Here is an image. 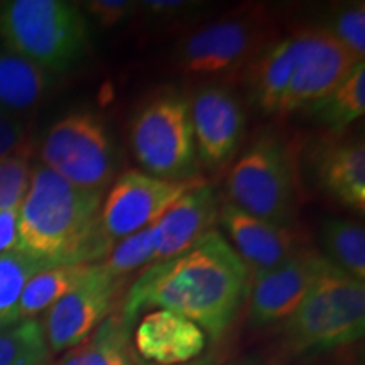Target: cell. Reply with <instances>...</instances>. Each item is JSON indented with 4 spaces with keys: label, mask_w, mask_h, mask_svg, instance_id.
<instances>
[{
    "label": "cell",
    "mask_w": 365,
    "mask_h": 365,
    "mask_svg": "<svg viewBox=\"0 0 365 365\" xmlns=\"http://www.w3.org/2000/svg\"><path fill=\"white\" fill-rule=\"evenodd\" d=\"M328 262L318 250L301 247L277 267L250 279L247 296L250 325L266 328L291 317Z\"/></svg>",
    "instance_id": "obj_11"
},
{
    "label": "cell",
    "mask_w": 365,
    "mask_h": 365,
    "mask_svg": "<svg viewBox=\"0 0 365 365\" xmlns=\"http://www.w3.org/2000/svg\"><path fill=\"white\" fill-rule=\"evenodd\" d=\"M135 4L127 0H93L86 4V9L93 16V19L105 27L120 24L134 11Z\"/></svg>",
    "instance_id": "obj_30"
},
{
    "label": "cell",
    "mask_w": 365,
    "mask_h": 365,
    "mask_svg": "<svg viewBox=\"0 0 365 365\" xmlns=\"http://www.w3.org/2000/svg\"><path fill=\"white\" fill-rule=\"evenodd\" d=\"M313 173L318 186L330 198L364 213L365 145L362 139L323 140L313 154Z\"/></svg>",
    "instance_id": "obj_17"
},
{
    "label": "cell",
    "mask_w": 365,
    "mask_h": 365,
    "mask_svg": "<svg viewBox=\"0 0 365 365\" xmlns=\"http://www.w3.org/2000/svg\"><path fill=\"white\" fill-rule=\"evenodd\" d=\"M266 21L227 17L198 27L178 46L176 63L188 75H225L249 63L269 44Z\"/></svg>",
    "instance_id": "obj_8"
},
{
    "label": "cell",
    "mask_w": 365,
    "mask_h": 365,
    "mask_svg": "<svg viewBox=\"0 0 365 365\" xmlns=\"http://www.w3.org/2000/svg\"><path fill=\"white\" fill-rule=\"evenodd\" d=\"M322 240L325 257L333 266L365 282L364 225L349 218H328L323 223Z\"/></svg>",
    "instance_id": "obj_23"
},
{
    "label": "cell",
    "mask_w": 365,
    "mask_h": 365,
    "mask_svg": "<svg viewBox=\"0 0 365 365\" xmlns=\"http://www.w3.org/2000/svg\"><path fill=\"white\" fill-rule=\"evenodd\" d=\"M120 365H137L135 357H134V354H132V350H130V354L127 355V357L124 359V362H122Z\"/></svg>",
    "instance_id": "obj_34"
},
{
    "label": "cell",
    "mask_w": 365,
    "mask_h": 365,
    "mask_svg": "<svg viewBox=\"0 0 365 365\" xmlns=\"http://www.w3.org/2000/svg\"><path fill=\"white\" fill-rule=\"evenodd\" d=\"M95 264H59L46 267L27 282L17 307V323L34 319L83 279Z\"/></svg>",
    "instance_id": "obj_21"
},
{
    "label": "cell",
    "mask_w": 365,
    "mask_h": 365,
    "mask_svg": "<svg viewBox=\"0 0 365 365\" xmlns=\"http://www.w3.org/2000/svg\"><path fill=\"white\" fill-rule=\"evenodd\" d=\"M196 156L207 166H220L235 154L245 130V113L230 90L207 85L190 100Z\"/></svg>",
    "instance_id": "obj_13"
},
{
    "label": "cell",
    "mask_w": 365,
    "mask_h": 365,
    "mask_svg": "<svg viewBox=\"0 0 365 365\" xmlns=\"http://www.w3.org/2000/svg\"><path fill=\"white\" fill-rule=\"evenodd\" d=\"M130 144L148 175L168 181L195 178L198 156L190 100L164 91L145 102L132 120Z\"/></svg>",
    "instance_id": "obj_6"
},
{
    "label": "cell",
    "mask_w": 365,
    "mask_h": 365,
    "mask_svg": "<svg viewBox=\"0 0 365 365\" xmlns=\"http://www.w3.org/2000/svg\"><path fill=\"white\" fill-rule=\"evenodd\" d=\"M330 33L344 48L355 58L357 63L365 59V4L357 2L352 6H345L333 14Z\"/></svg>",
    "instance_id": "obj_28"
},
{
    "label": "cell",
    "mask_w": 365,
    "mask_h": 365,
    "mask_svg": "<svg viewBox=\"0 0 365 365\" xmlns=\"http://www.w3.org/2000/svg\"><path fill=\"white\" fill-rule=\"evenodd\" d=\"M41 161L71 185L103 191L115 173L112 140L103 118L90 110L68 113L46 134Z\"/></svg>",
    "instance_id": "obj_7"
},
{
    "label": "cell",
    "mask_w": 365,
    "mask_h": 365,
    "mask_svg": "<svg viewBox=\"0 0 365 365\" xmlns=\"http://www.w3.org/2000/svg\"><path fill=\"white\" fill-rule=\"evenodd\" d=\"M308 31L293 33L269 43L247 66L252 103L264 113L279 112L282 95L308 43Z\"/></svg>",
    "instance_id": "obj_18"
},
{
    "label": "cell",
    "mask_w": 365,
    "mask_h": 365,
    "mask_svg": "<svg viewBox=\"0 0 365 365\" xmlns=\"http://www.w3.org/2000/svg\"><path fill=\"white\" fill-rule=\"evenodd\" d=\"M365 331V282L328 262L299 307L282 322L289 354L328 352L355 344Z\"/></svg>",
    "instance_id": "obj_3"
},
{
    "label": "cell",
    "mask_w": 365,
    "mask_h": 365,
    "mask_svg": "<svg viewBox=\"0 0 365 365\" xmlns=\"http://www.w3.org/2000/svg\"><path fill=\"white\" fill-rule=\"evenodd\" d=\"M49 357L51 350L38 319L0 330V365H49Z\"/></svg>",
    "instance_id": "obj_25"
},
{
    "label": "cell",
    "mask_w": 365,
    "mask_h": 365,
    "mask_svg": "<svg viewBox=\"0 0 365 365\" xmlns=\"http://www.w3.org/2000/svg\"><path fill=\"white\" fill-rule=\"evenodd\" d=\"M51 86V73L29 59L0 46V112L29 115L43 102Z\"/></svg>",
    "instance_id": "obj_19"
},
{
    "label": "cell",
    "mask_w": 365,
    "mask_h": 365,
    "mask_svg": "<svg viewBox=\"0 0 365 365\" xmlns=\"http://www.w3.org/2000/svg\"><path fill=\"white\" fill-rule=\"evenodd\" d=\"M31 145L0 161V212L19 210L31 185Z\"/></svg>",
    "instance_id": "obj_27"
},
{
    "label": "cell",
    "mask_w": 365,
    "mask_h": 365,
    "mask_svg": "<svg viewBox=\"0 0 365 365\" xmlns=\"http://www.w3.org/2000/svg\"><path fill=\"white\" fill-rule=\"evenodd\" d=\"M359 63L325 29H309L303 56L282 95L277 115H289L323 98L339 86Z\"/></svg>",
    "instance_id": "obj_12"
},
{
    "label": "cell",
    "mask_w": 365,
    "mask_h": 365,
    "mask_svg": "<svg viewBox=\"0 0 365 365\" xmlns=\"http://www.w3.org/2000/svg\"><path fill=\"white\" fill-rule=\"evenodd\" d=\"M130 333L120 314H108L85 341L73 346L58 365H120L130 354Z\"/></svg>",
    "instance_id": "obj_22"
},
{
    "label": "cell",
    "mask_w": 365,
    "mask_h": 365,
    "mask_svg": "<svg viewBox=\"0 0 365 365\" xmlns=\"http://www.w3.org/2000/svg\"><path fill=\"white\" fill-rule=\"evenodd\" d=\"M124 279L113 277L102 264L91 266L70 293L56 301L46 313L43 325L46 341L53 354L80 345L112 314Z\"/></svg>",
    "instance_id": "obj_10"
},
{
    "label": "cell",
    "mask_w": 365,
    "mask_h": 365,
    "mask_svg": "<svg viewBox=\"0 0 365 365\" xmlns=\"http://www.w3.org/2000/svg\"><path fill=\"white\" fill-rule=\"evenodd\" d=\"M134 325L132 354L137 365H190L207 350V333L168 309H154Z\"/></svg>",
    "instance_id": "obj_15"
},
{
    "label": "cell",
    "mask_w": 365,
    "mask_h": 365,
    "mask_svg": "<svg viewBox=\"0 0 365 365\" xmlns=\"http://www.w3.org/2000/svg\"><path fill=\"white\" fill-rule=\"evenodd\" d=\"M228 365H272V364L264 357H259V355H250V357L240 359L237 360V362H232Z\"/></svg>",
    "instance_id": "obj_33"
},
{
    "label": "cell",
    "mask_w": 365,
    "mask_h": 365,
    "mask_svg": "<svg viewBox=\"0 0 365 365\" xmlns=\"http://www.w3.org/2000/svg\"><path fill=\"white\" fill-rule=\"evenodd\" d=\"M27 145L31 144L26 122L19 117L0 112V161Z\"/></svg>",
    "instance_id": "obj_29"
},
{
    "label": "cell",
    "mask_w": 365,
    "mask_h": 365,
    "mask_svg": "<svg viewBox=\"0 0 365 365\" xmlns=\"http://www.w3.org/2000/svg\"><path fill=\"white\" fill-rule=\"evenodd\" d=\"M140 6L153 19H173L188 12L195 4L185 0H145Z\"/></svg>",
    "instance_id": "obj_32"
},
{
    "label": "cell",
    "mask_w": 365,
    "mask_h": 365,
    "mask_svg": "<svg viewBox=\"0 0 365 365\" xmlns=\"http://www.w3.org/2000/svg\"><path fill=\"white\" fill-rule=\"evenodd\" d=\"M0 39L12 53L48 73H65L88 51V22L63 0H11L0 4Z\"/></svg>",
    "instance_id": "obj_4"
},
{
    "label": "cell",
    "mask_w": 365,
    "mask_h": 365,
    "mask_svg": "<svg viewBox=\"0 0 365 365\" xmlns=\"http://www.w3.org/2000/svg\"><path fill=\"white\" fill-rule=\"evenodd\" d=\"M250 274L217 228L175 257L149 264L127 293L122 317L130 328L143 309L191 319L213 341L223 339L247 301Z\"/></svg>",
    "instance_id": "obj_1"
},
{
    "label": "cell",
    "mask_w": 365,
    "mask_h": 365,
    "mask_svg": "<svg viewBox=\"0 0 365 365\" xmlns=\"http://www.w3.org/2000/svg\"><path fill=\"white\" fill-rule=\"evenodd\" d=\"M102 193L36 166L19 208V249L48 266L102 262L115 245L100 227Z\"/></svg>",
    "instance_id": "obj_2"
},
{
    "label": "cell",
    "mask_w": 365,
    "mask_h": 365,
    "mask_svg": "<svg viewBox=\"0 0 365 365\" xmlns=\"http://www.w3.org/2000/svg\"><path fill=\"white\" fill-rule=\"evenodd\" d=\"M218 212L220 205L215 191L205 181L186 191L154 223L156 261L175 257L213 230L218 222Z\"/></svg>",
    "instance_id": "obj_16"
},
{
    "label": "cell",
    "mask_w": 365,
    "mask_h": 365,
    "mask_svg": "<svg viewBox=\"0 0 365 365\" xmlns=\"http://www.w3.org/2000/svg\"><path fill=\"white\" fill-rule=\"evenodd\" d=\"M156 230H154L153 223V225L118 240L110 254L100 264L113 277L125 279L130 272L144 266L148 267L149 262H156Z\"/></svg>",
    "instance_id": "obj_26"
},
{
    "label": "cell",
    "mask_w": 365,
    "mask_h": 365,
    "mask_svg": "<svg viewBox=\"0 0 365 365\" xmlns=\"http://www.w3.org/2000/svg\"><path fill=\"white\" fill-rule=\"evenodd\" d=\"M46 267L51 266L22 249L0 255V330L17 323V307L22 291L27 282Z\"/></svg>",
    "instance_id": "obj_24"
},
{
    "label": "cell",
    "mask_w": 365,
    "mask_h": 365,
    "mask_svg": "<svg viewBox=\"0 0 365 365\" xmlns=\"http://www.w3.org/2000/svg\"><path fill=\"white\" fill-rule=\"evenodd\" d=\"M19 249V210L0 212V255Z\"/></svg>",
    "instance_id": "obj_31"
},
{
    "label": "cell",
    "mask_w": 365,
    "mask_h": 365,
    "mask_svg": "<svg viewBox=\"0 0 365 365\" xmlns=\"http://www.w3.org/2000/svg\"><path fill=\"white\" fill-rule=\"evenodd\" d=\"M307 112L331 134H344L365 113V63H359L330 93L308 105Z\"/></svg>",
    "instance_id": "obj_20"
},
{
    "label": "cell",
    "mask_w": 365,
    "mask_h": 365,
    "mask_svg": "<svg viewBox=\"0 0 365 365\" xmlns=\"http://www.w3.org/2000/svg\"><path fill=\"white\" fill-rule=\"evenodd\" d=\"M218 222L247 267L250 279L277 267L301 249L299 237L291 227L262 220L228 202L220 207Z\"/></svg>",
    "instance_id": "obj_14"
},
{
    "label": "cell",
    "mask_w": 365,
    "mask_h": 365,
    "mask_svg": "<svg viewBox=\"0 0 365 365\" xmlns=\"http://www.w3.org/2000/svg\"><path fill=\"white\" fill-rule=\"evenodd\" d=\"M232 205L276 225L298 215V180L291 149L281 135L262 132L234 164L227 180Z\"/></svg>",
    "instance_id": "obj_5"
},
{
    "label": "cell",
    "mask_w": 365,
    "mask_h": 365,
    "mask_svg": "<svg viewBox=\"0 0 365 365\" xmlns=\"http://www.w3.org/2000/svg\"><path fill=\"white\" fill-rule=\"evenodd\" d=\"M200 176L168 181L148 173L127 171L113 182L100 208V227L113 244L161 218L176 200L200 182Z\"/></svg>",
    "instance_id": "obj_9"
}]
</instances>
